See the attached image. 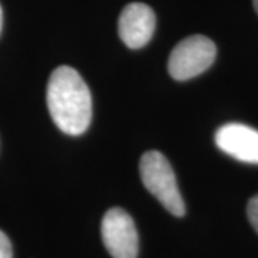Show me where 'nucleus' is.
I'll return each mask as SVG.
<instances>
[{
  "instance_id": "nucleus-9",
  "label": "nucleus",
  "mask_w": 258,
  "mask_h": 258,
  "mask_svg": "<svg viewBox=\"0 0 258 258\" xmlns=\"http://www.w3.org/2000/svg\"><path fill=\"white\" fill-rule=\"evenodd\" d=\"M2 26H3V10L0 6V32H2Z\"/></svg>"
},
{
  "instance_id": "nucleus-7",
  "label": "nucleus",
  "mask_w": 258,
  "mask_h": 258,
  "mask_svg": "<svg viewBox=\"0 0 258 258\" xmlns=\"http://www.w3.org/2000/svg\"><path fill=\"white\" fill-rule=\"evenodd\" d=\"M247 215L252 228L258 232V195L252 197L247 205Z\"/></svg>"
},
{
  "instance_id": "nucleus-8",
  "label": "nucleus",
  "mask_w": 258,
  "mask_h": 258,
  "mask_svg": "<svg viewBox=\"0 0 258 258\" xmlns=\"http://www.w3.org/2000/svg\"><path fill=\"white\" fill-rule=\"evenodd\" d=\"M0 258H13L12 242L3 231H0Z\"/></svg>"
},
{
  "instance_id": "nucleus-2",
  "label": "nucleus",
  "mask_w": 258,
  "mask_h": 258,
  "mask_svg": "<svg viewBox=\"0 0 258 258\" xmlns=\"http://www.w3.org/2000/svg\"><path fill=\"white\" fill-rule=\"evenodd\" d=\"M142 184L175 217H184L185 204L178 189L175 172L169 161L158 151L145 152L139 162Z\"/></svg>"
},
{
  "instance_id": "nucleus-3",
  "label": "nucleus",
  "mask_w": 258,
  "mask_h": 258,
  "mask_svg": "<svg viewBox=\"0 0 258 258\" xmlns=\"http://www.w3.org/2000/svg\"><path fill=\"white\" fill-rule=\"evenodd\" d=\"M217 47L210 37L194 35L176 45L168 60L169 75L176 81H188L204 74L215 60Z\"/></svg>"
},
{
  "instance_id": "nucleus-1",
  "label": "nucleus",
  "mask_w": 258,
  "mask_h": 258,
  "mask_svg": "<svg viewBox=\"0 0 258 258\" xmlns=\"http://www.w3.org/2000/svg\"><path fill=\"white\" fill-rule=\"evenodd\" d=\"M46 101L52 120L68 135H82L92 120V96L82 76L71 66H59L47 83Z\"/></svg>"
},
{
  "instance_id": "nucleus-6",
  "label": "nucleus",
  "mask_w": 258,
  "mask_h": 258,
  "mask_svg": "<svg viewBox=\"0 0 258 258\" xmlns=\"http://www.w3.org/2000/svg\"><path fill=\"white\" fill-rule=\"evenodd\" d=\"M217 147L247 164H258V131L244 123H227L215 132Z\"/></svg>"
},
{
  "instance_id": "nucleus-4",
  "label": "nucleus",
  "mask_w": 258,
  "mask_h": 258,
  "mask_svg": "<svg viewBox=\"0 0 258 258\" xmlns=\"http://www.w3.org/2000/svg\"><path fill=\"white\" fill-rule=\"evenodd\" d=\"M102 241L113 258H137L139 251L138 231L128 212L111 208L101 224Z\"/></svg>"
},
{
  "instance_id": "nucleus-5",
  "label": "nucleus",
  "mask_w": 258,
  "mask_h": 258,
  "mask_svg": "<svg viewBox=\"0 0 258 258\" xmlns=\"http://www.w3.org/2000/svg\"><path fill=\"white\" fill-rule=\"evenodd\" d=\"M155 25V13L148 5L129 3L120 13L118 33L129 49H141L152 39Z\"/></svg>"
},
{
  "instance_id": "nucleus-10",
  "label": "nucleus",
  "mask_w": 258,
  "mask_h": 258,
  "mask_svg": "<svg viewBox=\"0 0 258 258\" xmlns=\"http://www.w3.org/2000/svg\"><path fill=\"white\" fill-rule=\"evenodd\" d=\"M254 2V9H255V12H257L258 15V0H252Z\"/></svg>"
}]
</instances>
